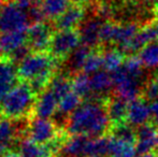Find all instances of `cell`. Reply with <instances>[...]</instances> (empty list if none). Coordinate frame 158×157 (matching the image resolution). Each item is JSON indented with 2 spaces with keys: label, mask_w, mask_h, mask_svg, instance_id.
I'll return each instance as SVG.
<instances>
[{
  "label": "cell",
  "mask_w": 158,
  "mask_h": 157,
  "mask_svg": "<svg viewBox=\"0 0 158 157\" xmlns=\"http://www.w3.org/2000/svg\"><path fill=\"white\" fill-rule=\"evenodd\" d=\"M109 134H111L112 138H115L117 140L137 144V131L128 123L112 125Z\"/></svg>",
  "instance_id": "4316f807"
},
{
  "label": "cell",
  "mask_w": 158,
  "mask_h": 157,
  "mask_svg": "<svg viewBox=\"0 0 158 157\" xmlns=\"http://www.w3.org/2000/svg\"><path fill=\"white\" fill-rule=\"evenodd\" d=\"M103 22L101 19H90L81 25V29L79 30L81 41L83 44L96 48L98 44L101 43V28Z\"/></svg>",
  "instance_id": "2e32d148"
},
{
  "label": "cell",
  "mask_w": 158,
  "mask_h": 157,
  "mask_svg": "<svg viewBox=\"0 0 158 157\" xmlns=\"http://www.w3.org/2000/svg\"><path fill=\"white\" fill-rule=\"evenodd\" d=\"M143 67L144 66L142 65L139 56H135V55H130L129 57H127L124 65L122 66V68L125 70L127 74L138 80L141 79L142 73H143V71H142Z\"/></svg>",
  "instance_id": "d6a6232c"
},
{
  "label": "cell",
  "mask_w": 158,
  "mask_h": 157,
  "mask_svg": "<svg viewBox=\"0 0 158 157\" xmlns=\"http://www.w3.org/2000/svg\"><path fill=\"white\" fill-rule=\"evenodd\" d=\"M158 42V23L151 22L140 28L139 32L135 36V38L121 46V51L124 54L140 52L143 48L152 43Z\"/></svg>",
  "instance_id": "9c48e42d"
},
{
  "label": "cell",
  "mask_w": 158,
  "mask_h": 157,
  "mask_svg": "<svg viewBox=\"0 0 158 157\" xmlns=\"http://www.w3.org/2000/svg\"><path fill=\"white\" fill-rule=\"evenodd\" d=\"M140 28L137 23L118 24L110 21L103 22L101 28V42L118 44L121 48L135 38Z\"/></svg>",
  "instance_id": "52a82bcc"
},
{
  "label": "cell",
  "mask_w": 158,
  "mask_h": 157,
  "mask_svg": "<svg viewBox=\"0 0 158 157\" xmlns=\"http://www.w3.org/2000/svg\"><path fill=\"white\" fill-rule=\"evenodd\" d=\"M48 88L59 101L63 97L72 92V80H70L67 76H61V74L55 76L51 81Z\"/></svg>",
  "instance_id": "83f0119b"
},
{
  "label": "cell",
  "mask_w": 158,
  "mask_h": 157,
  "mask_svg": "<svg viewBox=\"0 0 158 157\" xmlns=\"http://www.w3.org/2000/svg\"><path fill=\"white\" fill-rule=\"evenodd\" d=\"M71 0H40V6L45 19L56 21L70 8Z\"/></svg>",
  "instance_id": "44dd1931"
},
{
  "label": "cell",
  "mask_w": 158,
  "mask_h": 157,
  "mask_svg": "<svg viewBox=\"0 0 158 157\" xmlns=\"http://www.w3.org/2000/svg\"><path fill=\"white\" fill-rule=\"evenodd\" d=\"M59 63L46 52H33L19 64L17 73L24 82L31 86L35 94H41L48 88Z\"/></svg>",
  "instance_id": "7a4b0ae2"
},
{
  "label": "cell",
  "mask_w": 158,
  "mask_h": 157,
  "mask_svg": "<svg viewBox=\"0 0 158 157\" xmlns=\"http://www.w3.org/2000/svg\"><path fill=\"white\" fill-rule=\"evenodd\" d=\"M137 153L138 152L135 144L117 140V139L110 137L109 157H135Z\"/></svg>",
  "instance_id": "d4e9b609"
},
{
  "label": "cell",
  "mask_w": 158,
  "mask_h": 157,
  "mask_svg": "<svg viewBox=\"0 0 158 157\" xmlns=\"http://www.w3.org/2000/svg\"><path fill=\"white\" fill-rule=\"evenodd\" d=\"M3 157H23L21 155V154L19 153V152H13V151H10L9 153H6V155Z\"/></svg>",
  "instance_id": "ab89813d"
},
{
  "label": "cell",
  "mask_w": 158,
  "mask_h": 157,
  "mask_svg": "<svg viewBox=\"0 0 158 157\" xmlns=\"http://www.w3.org/2000/svg\"><path fill=\"white\" fill-rule=\"evenodd\" d=\"M103 68V57L100 51H92L83 66L82 72L86 74H94Z\"/></svg>",
  "instance_id": "1f68e13d"
},
{
  "label": "cell",
  "mask_w": 158,
  "mask_h": 157,
  "mask_svg": "<svg viewBox=\"0 0 158 157\" xmlns=\"http://www.w3.org/2000/svg\"><path fill=\"white\" fill-rule=\"evenodd\" d=\"M152 118L151 105H148L145 99L138 98L135 100L129 102L128 115H127V123L131 126H143L148 123Z\"/></svg>",
  "instance_id": "4fadbf2b"
},
{
  "label": "cell",
  "mask_w": 158,
  "mask_h": 157,
  "mask_svg": "<svg viewBox=\"0 0 158 157\" xmlns=\"http://www.w3.org/2000/svg\"><path fill=\"white\" fill-rule=\"evenodd\" d=\"M103 100H90L81 105L66 121V130L71 136L88 138L103 137L110 132L111 124Z\"/></svg>",
  "instance_id": "6da1fadb"
},
{
  "label": "cell",
  "mask_w": 158,
  "mask_h": 157,
  "mask_svg": "<svg viewBox=\"0 0 158 157\" xmlns=\"http://www.w3.org/2000/svg\"><path fill=\"white\" fill-rule=\"evenodd\" d=\"M102 57H103V68L109 73H113L118 70L125 63L124 53L118 48L106 50V52L102 53Z\"/></svg>",
  "instance_id": "cb8c5ba5"
},
{
  "label": "cell",
  "mask_w": 158,
  "mask_h": 157,
  "mask_svg": "<svg viewBox=\"0 0 158 157\" xmlns=\"http://www.w3.org/2000/svg\"><path fill=\"white\" fill-rule=\"evenodd\" d=\"M72 90L81 98L87 97L92 94L90 78L84 72H79L72 79Z\"/></svg>",
  "instance_id": "f546056e"
},
{
  "label": "cell",
  "mask_w": 158,
  "mask_h": 157,
  "mask_svg": "<svg viewBox=\"0 0 158 157\" xmlns=\"http://www.w3.org/2000/svg\"><path fill=\"white\" fill-rule=\"evenodd\" d=\"M113 80V86L115 87V93L117 97L131 102L140 98L143 88H141L140 80L135 79L127 74L123 68H119L115 72L111 73Z\"/></svg>",
  "instance_id": "ba28073f"
},
{
  "label": "cell",
  "mask_w": 158,
  "mask_h": 157,
  "mask_svg": "<svg viewBox=\"0 0 158 157\" xmlns=\"http://www.w3.org/2000/svg\"><path fill=\"white\" fill-rule=\"evenodd\" d=\"M153 15H154L155 22L158 23V1L156 3H154V6H153Z\"/></svg>",
  "instance_id": "74e56055"
},
{
  "label": "cell",
  "mask_w": 158,
  "mask_h": 157,
  "mask_svg": "<svg viewBox=\"0 0 158 157\" xmlns=\"http://www.w3.org/2000/svg\"><path fill=\"white\" fill-rule=\"evenodd\" d=\"M3 4H4V0H0V9L3 6Z\"/></svg>",
  "instance_id": "7bdbcfd3"
},
{
  "label": "cell",
  "mask_w": 158,
  "mask_h": 157,
  "mask_svg": "<svg viewBox=\"0 0 158 157\" xmlns=\"http://www.w3.org/2000/svg\"><path fill=\"white\" fill-rule=\"evenodd\" d=\"M106 111L112 125L127 123L129 102L119 97L108 98L106 102Z\"/></svg>",
  "instance_id": "d6986e66"
},
{
  "label": "cell",
  "mask_w": 158,
  "mask_h": 157,
  "mask_svg": "<svg viewBox=\"0 0 158 157\" xmlns=\"http://www.w3.org/2000/svg\"><path fill=\"white\" fill-rule=\"evenodd\" d=\"M17 76L14 63L6 57H0V101L16 85Z\"/></svg>",
  "instance_id": "5bb4252c"
},
{
  "label": "cell",
  "mask_w": 158,
  "mask_h": 157,
  "mask_svg": "<svg viewBox=\"0 0 158 157\" xmlns=\"http://www.w3.org/2000/svg\"><path fill=\"white\" fill-rule=\"evenodd\" d=\"M27 11L14 2H6L0 9V34L1 32H27L29 28Z\"/></svg>",
  "instance_id": "277c9868"
},
{
  "label": "cell",
  "mask_w": 158,
  "mask_h": 157,
  "mask_svg": "<svg viewBox=\"0 0 158 157\" xmlns=\"http://www.w3.org/2000/svg\"><path fill=\"white\" fill-rule=\"evenodd\" d=\"M85 16V9L80 4H71L70 8L55 21V27L58 30H70L75 29L83 24Z\"/></svg>",
  "instance_id": "9a60e30c"
},
{
  "label": "cell",
  "mask_w": 158,
  "mask_h": 157,
  "mask_svg": "<svg viewBox=\"0 0 158 157\" xmlns=\"http://www.w3.org/2000/svg\"><path fill=\"white\" fill-rule=\"evenodd\" d=\"M151 112H152L153 122L156 126H158V100L152 102L151 105Z\"/></svg>",
  "instance_id": "8d00e7d4"
},
{
  "label": "cell",
  "mask_w": 158,
  "mask_h": 157,
  "mask_svg": "<svg viewBox=\"0 0 158 157\" xmlns=\"http://www.w3.org/2000/svg\"><path fill=\"white\" fill-rule=\"evenodd\" d=\"M127 1H130V2H135V1H138V0H127Z\"/></svg>",
  "instance_id": "ee69618b"
},
{
  "label": "cell",
  "mask_w": 158,
  "mask_h": 157,
  "mask_svg": "<svg viewBox=\"0 0 158 157\" xmlns=\"http://www.w3.org/2000/svg\"><path fill=\"white\" fill-rule=\"evenodd\" d=\"M82 98L74 92L69 93L59 100L58 102V113L63 116H70L77 108L81 105Z\"/></svg>",
  "instance_id": "f1b7e54d"
},
{
  "label": "cell",
  "mask_w": 158,
  "mask_h": 157,
  "mask_svg": "<svg viewBox=\"0 0 158 157\" xmlns=\"http://www.w3.org/2000/svg\"><path fill=\"white\" fill-rule=\"evenodd\" d=\"M96 13H97L99 19H106L108 21H110V17L113 14V9L111 6V4L106 1H100L96 6Z\"/></svg>",
  "instance_id": "e575fe53"
},
{
  "label": "cell",
  "mask_w": 158,
  "mask_h": 157,
  "mask_svg": "<svg viewBox=\"0 0 158 157\" xmlns=\"http://www.w3.org/2000/svg\"><path fill=\"white\" fill-rule=\"evenodd\" d=\"M137 152L141 154L153 153L158 149V126L153 124H145L137 129Z\"/></svg>",
  "instance_id": "8fae6325"
},
{
  "label": "cell",
  "mask_w": 158,
  "mask_h": 157,
  "mask_svg": "<svg viewBox=\"0 0 158 157\" xmlns=\"http://www.w3.org/2000/svg\"><path fill=\"white\" fill-rule=\"evenodd\" d=\"M113 86L112 76L106 71L96 72L90 76L92 93L95 95H103Z\"/></svg>",
  "instance_id": "603a6c76"
},
{
  "label": "cell",
  "mask_w": 158,
  "mask_h": 157,
  "mask_svg": "<svg viewBox=\"0 0 158 157\" xmlns=\"http://www.w3.org/2000/svg\"><path fill=\"white\" fill-rule=\"evenodd\" d=\"M139 58L146 68L158 67V43L146 45L139 52Z\"/></svg>",
  "instance_id": "4dcf8cb0"
},
{
  "label": "cell",
  "mask_w": 158,
  "mask_h": 157,
  "mask_svg": "<svg viewBox=\"0 0 158 157\" xmlns=\"http://www.w3.org/2000/svg\"><path fill=\"white\" fill-rule=\"evenodd\" d=\"M79 30H58L53 34L51 41V55L55 57L58 61L66 60L81 43Z\"/></svg>",
  "instance_id": "5b68a950"
},
{
  "label": "cell",
  "mask_w": 158,
  "mask_h": 157,
  "mask_svg": "<svg viewBox=\"0 0 158 157\" xmlns=\"http://www.w3.org/2000/svg\"><path fill=\"white\" fill-rule=\"evenodd\" d=\"M28 138L39 145H50L57 139L64 136L58 130L53 121L35 116L30 119L27 127Z\"/></svg>",
  "instance_id": "8992f818"
},
{
  "label": "cell",
  "mask_w": 158,
  "mask_h": 157,
  "mask_svg": "<svg viewBox=\"0 0 158 157\" xmlns=\"http://www.w3.org/2000/svg\"><path fill=\"white\" fill-rule=\"evenodd\" d=\"M74 3H77V4H80V6H84V4H88V3H92L94 0H72Z\"/></svg>",
  "instance_id": "f35d334b"
},
{
  "label": "cell",
  "mask_w": 158,
  "mask_h": 157,
  "mask_svg": "<svg viewBox=\"0 0 158 157\" xmlns=\"http://www.w3.org/2000/svg\"><path fill=\"white\" fill-rule=\"evenodd\" d=\"M90 53H92V48L85 45V44L80 45L79 48L67 58V60H68V66L71 71L77 72V73H79V71H82L84 64H85L86 59L89 56Z\"/></svg>",
  "instance_id": "484cf974"
},
{
  "label": "cell",
  "mask_w": 158,
  "mask_h": 157,
  "mask_svg": "<svg viewBox=\"0 0 158 157\" xmlns=\"http://www.w3.org/2000/svg\"><path fill=\"white\" fill-rule=\"evenodd\" d=\"M142 93L146 100H152L153 102L158 100V74L146 82Z\"/></svg>",
  "instance_id": "836d02e7"
},
{
  "label": "cell",
  "mask_w": 158,
  "mask_h": 157,
  "mask_svg": "<svg viewBox=\"0 0 158 157\" xmlns=\"http://www.w3.org/2000/svg\"><path fill=\"white\" fill-rule=\"evenodd\" d=\"M52 29L46 23H32L27 30V44L33 52H46L50 50L53 37Z\"/></svg>",
  "instance_id": "30bf717a"
},
{
  "label": "cell",
  "mask_w": 158,
  "mask_h": 157,
  "mask_svg": "<svg viewBox=\"0 0 158 157\" xmlns=\"http://www.w3.org/2000/svg\"><path fill=\"white\" fill-rule=\"evenodd\" d=\"M139 157H158V154H156V153H146V154H141Z\"/></svg>",
  "instance_id": "60d3db41"
},
{
  "label": "cell",
  "mask_w": 158,
  "mask_h": 157,
  "mask_svg": "<svg viewBox=\"0 0 158 157\" xmlns=\"http://www.w3.org/2000/svg\"><path fill=\"white\" fill-rule=\"evenodd\" d=\"M12 2H14L16 6H19L23 10L28 11L35 4H37L39 2V0H12Z\"/></svg>",
  "instance_id": "d590c367"
},
{
  "label": "cell",
  "mask_w": 158,
  "mask_h": 157,
  "mask_svg": "<svg viewBox=\"0 0 158 157\" xmlns=\"http://www.w3.org/2000/svg\"><path fill=\"white\" fill-rule=\"evenodd\" d=\"M88 140V137L70 136L64 139L60 152L67 157H85Z\"/></svg>",
  "instance_id": "ffe728a7"
},
{
  "label": "cell",
  "mask_w": 158,
  "mask_h": 157,
  "mask_svg": "<svg viewBox=\"0 0 158 157\" xmlns=\"http://www.w3.org/2000/svg\"><path fill=\"white\" fill-rule=\"evenodd\" d=\"M27 44V32H1L0 57H9L19 48Z\"/></svg>",
  "instance_id": "e0dca14e"
},
{
  "label": "cell",
  "mask_w": 158,
  "mask_h": 157,
  "mask_svg": "<svg viewBox=\"0 0 158 157\" xmlns=\"http://www.w3.org/2000/svg\"><path fill=\"white\" fill-rule=\"evenodd\" d=\"M35 93L27 82L16 84L0 101V114L4 118L22 119L33 111Z\"/></svg>",
  "instance_id": "3957f363"
},
{
  "label": "cell",
  "mask_w": 158,
  "mask_h": 157,
  "mask_svg": "<svg viewBox=\"0 0 158 157\" xmlns=\"http://www.w3.org/2000/svg\"><path fill=\"white\" fill-rule=\"evenodd\" d=\"M58 99L50 88L39 94L33 108V114L37 118L50 119L58 111Z\"/></svg>",
  "instance_id": "7c38bea8"
},
{
  "label": "cell",
  "mask_w": 158,
  "mask_h": 157,
  "mask_svg": "<svg viewBox=\"0 0 158 157\" xmlns=\"http://www.w3.org/2000/svg\"><path fill=\"white\" fill-rule=\"evenodd\" d=\"M19 153L23 157H53L50 147L39 145L28 137L21 139L19 142Z\"/></svg>",
  "instance_id": "7402d4cb"
},
{
  "label": "cell",
  "mask_w": 158,
  "mask_h": 157,
  "mask_svg": "<svg viewBox=\"0 0 158 157\" xmlns=\"http://www.w3.org/2000/svg\"><path fill=\"white\" fill-rule=\"evenodd\" d=\"M148 2H150V3H156L158 0H146Z\"/></svg>",
  "instance_id": "b9f144b4"
},
{
  "label": "cell",
  "mask_w": 158,
  "mask_h": 157,
  "mask_svg": "<svg viewBox=\"0 0 158 157\" xmlns=\"http://www.w3.org/2000/svg\"><path fill=\"white\" fill-rule=\"evenodd\" d=\"M19 130L12 119L0 118V156L3 157L16 140Z\"/></svg>",
  "instance_id": "ac0fdd59"
}]
</instances>
